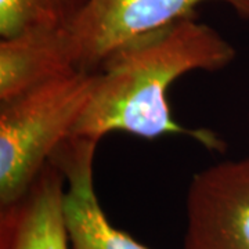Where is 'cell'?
Returning <instances> with one entry per match:
<instances>
[{"label":"cell","instance_id":"1","mask_svg":"<svg viewBox=\"0 0 249 249\" xmlns=\"http://www.w3.org/2000/svg\"><path fill=\"white\" fill-rule=\"evenodd\" d=\"M237 52L214 28L196 17L137 36L118 46L94 72L90 100L72 136L100 142L109 133L142 139L186 136L209 151L224 152L217 132L187 127L172 115L168 90L193 71L227 68Z\"/></svg>","mask_w":249,"mask_h":249},{"label":"cell","instance_id":"2","mask_svg":"<svg viewBox=\"0 0 249 249\" xmlns=\"http://www.w3.org/2000/svg\"><path fill=\"white\" fill-rule=\"evenodd\" d=\"M96 73L72 71L0 101V208L27 194L90 100Z\"/></svg>","mask_w":249,"mask_h":249},{"label":"cell","instance_id":"3","mask_svg":"<svg viewBox=\"0 0 249 249\" xmlns=\"http://www.w3.org/2000/svg\"><path fill=\"white\" fill-rule=\"evenodd\" d=\"M204 1H222L249 19V0H86L67 28L73 60L82 72L94 73L108 54L137 36L196 17Z\"/></svg>","mask_w":249,"mask_h":249},{"label":"cell","instance_id":"4","mask_svg":"<svg viewBox=\"0 0 249 249\" xmlns=\"http://www.w3.org/2000/svg\"><path fill=\"white\" fill-rule=\"evenodd\" d=\"M186 220L183 249H249V155L196 172Z\"/></svg>","mask_w":249,"mask_h":249},{"label":"cell","instance_id":"5","mask_svg":"<svg viewBox=\"0 0 249 249\" xmlns=\"http://www.w3.org/2000/svg\"><path fill=\"white\" fill-rule=\"evenodd\" d=\"M100 142L71 136L50 158L64 178V223L71 249H148L109 222L94 184Z\"/></svg>","mask_w":249,"mask_h":249},{"label":"cell","instance_id":"6","mask_svg":"<svg viewBox=\"0 0 249 249\" xmlns=\"http://www.w3.org/2000/svg\"><path fill=\"white\" fill-rule=\"evenodd\" d=\"M64 191L62 175L49 162L25 196L0 208V249H71Z\"/></svg>","mask_w":249,"mask_h":249},{"label":"cell","instance_id":"7","mask_svg":"<svg viewBox=\"0 0 249 249\" xmlns=\"http://www.w3.org/2000/svg\"><path fill=\"white\" fill-rule=\"evenodd\" d=\"M72 71L79 70L67 29H37L1 39L0 101Z\"/></svg>","mask_w":249,"mask_h":249},{"label":"cell","instance_id":"8","mask_svg":"<svg viewBox=\"0 0 249 249\" xmlns=\"http://www.w3.org/2000/svg\"><path fill=\"white\" fill-rule=\"evenodd\" d=\"M86 0H0V36L37 29H67Z\"/></svg>","mask_w":249,"mask_h":249},{"label":"cell","instance_id":"9","mask_svg":"<svg viewBox=\"0 0 249 249\" xmlns=\"http://www.w3.org/2000/svg\"><path fill=\"white\" fill-rule=\"evenodd\" d=\"M248 142H249V140H248Z\"/></svg>","mask_w":249,"mask_h":249}]
</instances>
